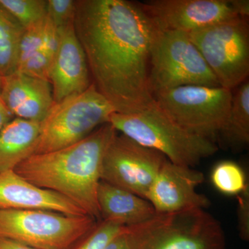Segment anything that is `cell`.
Listing matches in <instances>:
<instances>
[{"label":"cell","mask_w":249,"mask_h":249,"mask_svg":"<svg viewBox=\"0 0 249 249\" xmlns=\"http://www.w3.org/2000/svg\"><path fill=\"white\" fill-rule=\"evenodd\" d=\"M73 24L91 84L116 112L132 114L151 106L150 53L160 30L140 5L79 0Z\"/></svg>","instance_id":"cell-1"},{"label":"cell","mask_w":249,"mask_h":249,"mask_svg":"<svg viewBox=\"0 0 249 249\" xmlns=\"http://www.w3.org/2000/svg\"><path fill=\"white\" fill-rule=\"evenodd\" d=\"M116 133L111 124H103L76 143L30 156L14 171L36 186L65 196L88 215L100 219L97 189L103 160Z\"/></svg>","instance_id":"cell-2"},{"label":"cell","mask_w":249,"mask_h":249,"mask_svg":"<svg viewBox=\"0 0 249 249\" xmlns=\"http://www.w3.org/2000/svg\"><path fill=\"white\" fill-rule=\"evenodd\" d=\"M108 124L116 132L163 154L175 164L194 168L218 150L215 142L180 127L155 101L138 112L114 113Z\"/></svg>","instance_id":"cell-3"},{"label":"cell","mask_w":249,"mask_h":249,"mask_svg":"<svg viewBox=\"0 0 249 249\" xmlns=\"http://www.w3.org/2000/svg\"><path fill=\"white\" fill-rule=\"evenodd\" d=\"M115 109L94 85L83 93L53 103L40 122V134L34 155L70 146L108 124Z\"/></svg>","instance_id":"cell-4"},{"label":"cell","mask_w":249,"mask_h":249,"mask_svg":"<svg viewBox=\"0 0 249 249\" xmlns=\"http://www.w3.org/2000/svg\"><path fill=\"white\" fill-rule=\"evenodd\" d=\"M98 225L89 215L0 209V237L36 249H71Z\"/></svg>","instance_id":"cell-5"},{"label":"cell","mask_w":249,"mask_h":249,"mask_svg":"<svg viewBox=\"0 0 249 249\" xmlns=\"http://www.w3.org/2000/svg\"><path fill=\"white\" fill-rule=\"evenodd\" d=\"M157 106L180 127L211 139L217 138L231 106V90L186 85L153 93Z\"/></svg>","instance_id":"cell-6"},{"label":"cell","mask_w":249,"mask_h":249,"mask_svg":"<svg viewBox=\"0 0 249 249\" xmlns=\"http://www.w3.org/2000/svg\"><path fill=\"white\" fill-rule=\"evenodd\" d=\"M152 92L186 85L220 87L186 33L160 31L150 53Z\"/></svg>","instance_id":"cell-7"},{"label":"cell","mask_w":249,"mask_h":249,"mask_svg":"<svg viewBox=\"0 0 249 249\" xmlns=\"http://www.w3.org/2000/svg\"><path fill=\"white\" fill-rule=\"evenodd\" d=\"M219 86L231 90L249 74V29L247 19L231 18L188 34Z\"/></svg>","instance_id":"cell-8"},{"label":"cell","mask_w":249,"mask_h":249,"mask_svg":"<svg viewBox=\"0 0 249 249\" xmlns=\"http://www.w3.org/2000/svg\"><path fill=\"white\" fill-rule=\"evenodd\" d=\"M167 160L163 154L116 133L103 157L101 180L145 199Z\"/></svg>","instance_id":"cell-9"},{"label":"cell","mask_w":249,"mask_h":249,"mask_svg":"<svg viewBox=\"0 0 249 249\" xmlns=\"http://www.w3.org/2000/svg\"><path fill=\"white\" fill-rule=\"evenodd\" d=\"M142 249H226L220 222L205 209L165 215L152 231Z\"/></svg>","instance_id":"cell-10"},{"label":"cell","mask_w":249,"mask_h":249,"mask_svg":"<svg viewBox=\"0 0 249 249\" xmlns=\"http://www.w3.org/2000/svg\"><path fill=\"white\" fill-rule=\"evenodd\" d=\"M139 5L160 31L190 34L238 17L229 0H151Z\"/></svg>","instance_id":"cell-11"},{"label":"cell","mask_w":249,"mask_h":249,"mask_svg":"<svg viewBox=\"0 0 249 249\" xmlns=\"http://www.w3.org/2000/svg\"><path fill=\"white\" fill-rule=\"evenodd\" d=\"M204 181V174L200 171L167 160L147 192L145 199L159 214L206 209L211 201L208 196L196 191V188Z\"/></svg>","instance_id":"cell-12"},{"label":"cell","mask_w":249,"mask_h":249,"mask_svg":"<svg viewBox=\"0 0 249 249\" xmlns=\"http://www.w3.org/2000/svg\"><path fill=\"white\" fill-rule=\"evenodd\" d=\"M59 30L60 46L52 60L49 78L54 103L83 93L91 85L86 56L73 22Z\"/></svg>","instance_id":"cell-13"},{"label":"cell","mask_w":249,"mask_h":249,"mask_svg":"<svg viewBox=\"0 0 249 249\" xmlns=\"http://www.w3.org/2000/svg\"><path fill=\"white\" fill-rule=\"evenodd\" d=\"M0 209L41 210L67 215H88L68 198L33 184L14 170L0 173Z\"/></svg>","instance_id":"cell-14"},{"label":"cell","mask_w":249,"mask_h":249,"mask_svg":"<svg viewBox=\"0 0 249 249\" xmlns=\"http://www.w3.org/2000/svg\"><path fill=\"white\" fill-rule=\"evenodd\" d=\"M0 99L13 116L41 122L53 104L51 83L15 71L2 77Z\"/></svg>","instance_id":"cell-15"},{"label":"cell","mask_w":249,"mask_h":249,"mask_svg":"<svg viewBox=\"0 0 249 249\" xmlns=\"http://www.w3.org/2000/svg\"><path fill=\"white\" fill-rule=\"evenodd\" d=\"M97 202L103 221L124 227L142 224L157 214L147 199L102 180L98 183Z\"/></svg>","instance_id":"cell-16"},{"label":"cell","mask_w":249,"mask_h":249,"mask_svg":"<svg viewBox=\"0 0 249 249\" xmlns=\"http://www.w3.org/2000/svg\"><path fill=\"white\" fill-rule=\"evenodd\" d=\"M40 122L16 118L0 130V173L14 170L34 155Z\"/></svg>","instance_id":"cell-17"},{"label":"cell","mask_w":249,"mask_h":249,"mask_svg":"<svg viewBox=\"0 0 249 249\" xmlns=\"http://www.w3.org/2000/svg\"><path fill=\"white\" fill-rule=\"evenodd\" d=\"M232 149L247 147L249 142V82L246 80L232 95L227 120L218 137Z\"/></svg>","instance_id":"cell-18"},{"label":"cell","mask_w":249,"mask_h":249,"mask_svg":"<svg viewBox=\"0 0 249 249\" xmlns=\"http://www.w3.org/2000/svg\"><path fill=\"white\" fill-rule=\"evenodd\" d=\"M24 29L0 5V76L16 71L18 47Z\"/></svg>","instance_id":"cell-19"},{"label":"cell","mask_w":249,"mask_h":249,"mask_svg":"<svg viewBox=\"0 0 249 249\" xmlns=\"http://www.w3.org/2000/svg\"><path fill=\"white\" fill-rule=\"evenodd\" d=\"M211 181L217 191L228 196H237L249 187L243 168L232 160H222L214 165Z\"/></svg>","instance_id":"cell-20"},{"label":"cell","mask_w":249,"mask_h":249,"mask_svg":"<svg viewBox=\"0 0 249 249\" xmlns=\"http://www.w3.org/2000/svg\"><path fill=\"white\" fill-rule=\"evenodd\" d=\"M165 214L156 216L142 224L126 227L114 237L104 249H142L144 241L164 219Z\"/></svg>","instance_id":"cell-21"},{"label":"cell","mask_w":249,"mask_h":249,"mask_svg":"<svg viewBox=\"0 0 249 249\" xmlns=\"http://www.w3.org/2000/svg\"><path fill=\"white\" fill-rule=\"evenodd\" d=\"M0 5L24 29L47 16V0H0Z\"/></svg>","instance_id":"cell-22"},{"label":"cell","mask_w":249,"mask_h":249,"mask_svg":"<svg viewBox=\"0 0 249 249\" xmlns=\"http://www.w3.org/2000/svg\"><path fill=\"white\" fill-rule=\"evenodd\" d=\"M46 17L24 29L18 47L17 67L31 55L42 49Z\"/></svg>","instance_id":"cell-23"},{"label":"cell","mask_w":249,"mask_h":249,"mask_svg":"<svg viewBox=\"0 0 249 249\" xmlns=\"http://www.w3.org/2000/svg\"><path fill=\"white\" fill-rule=\"evenodd\" d=\"M125 227L116 223L103 221L85 237L76 248L72 249H104Z\"/></svg>","instance_id":"cell-24"},{"label":"cell","mask_w":249,"mask_h":249,"mask_svg":"<svg viewBox=\"0 0 249 249\" xmlns=\"http://www.w3.org/2000/svg\"><path fill=\"white\" fill-rule=\"evenodd\" d=\"M47 16L58 28L74 22L76 1L74 0H47Z\"/></svg>","instance_id":"cell-25"},{"label":"cell","mask_w":249,"mask_h":249,"mask_svg":"<svg viewBox=\"0 0 249 249\" xmlns=\"http://www.w3.org/2000/svg\"><path fill=\"white\" fill-rule=\"evenodd\" d=\"M51 67L52 60L41 49L18 65L16 71L49 82Z\"/></svg>","instance_id":"cell-26"},{"label":"cell","mask_w":249,"mask_h":249,"mask_svg":"<svg viewBox=\"0 0 249 249\" xmlns=\"http://www.w3.org/2000/svg\"><path fill=\"white\" fill-rule=\"evenodd\" d=\"M60 42V34L59 28L47 16L42 50L52 60V62L58 52Z\"/></svg>","instance_id":"cell-27"},{"label":"cell","mask_w":249,"mask_h":249,"mask_svg":"<svg viewBox=\"0 0 249 249\" xmlns=\"http://www.w3.org/2000/svg\"><path fill=\"white\" fill-rule=\"evenodd\" d=\"M237 220L239 235L244 241L249 240V187L243 193L237 196Z\"/></svg>","instance_id":"cell-28"},{"label":"cell","mask_w":249,"mask_h":249,"mask_svg":"<svg viewBox=\"0 0 249 249\" xmlns=\"http://www.w3.org/2000/svg\"><path fill=\"white\" fill-rule=\"evenodd\" d=\"M229 3L238 17L247 19L249 16V0H229Z\"/></svg>","instance_id":"cell-29"},{"label":"cell","mask_w":249,"mask_h":249,"mask_svg":"<svg viewBox=\"0 0 249 249\" xmlns=\"http://www.w3.org/2000/svg\"><path fill=\"white\" fill-rule=\"evenodd\" d=\"M0 249H36L19 242L0 237Z\"/></svg>","instance_id":"cell-30"},{"label":"cell","mask_w":249,"mask_h":249,"mask_svg":"<svg viewBox=\"0 0 249 249\" xmlns=\"http://www.w3.org/2000/svg\"><path fill=\"white\" fill-rule=\"evenodd\" d=\"M13 116L5 107L4 103L0 99V130L2 129L5 124L9 122L12 119Z\"/></svg>","instance_id":"cell-31"},{"label":"cell","mask_w":249,"mask_h":249,"mask_svg":"<svg viewBox=\"0 0 249 249\" xmlns=\"http://www.w3.org/2000/svg\"><path fill=\"white\" fill-rule=\"evenodd\" d=\"M1 84H2V77L0 76V93H1Z\"/></svg>","instance_id":"cell-32"}]
</instances>
